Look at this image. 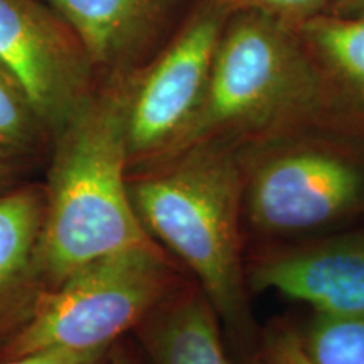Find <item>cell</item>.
Instances as JSON below:
<instances>
[{
  "label": "cell",
  "instance_id": "1",
  "mask_svg": "<svg viewBox=\"0 0 364 364\" xmlns=\"http://www.w3.org/2000/svg\"><path fill=\"white\" fill-rule=\"evenodd\" d=\"M130 73L100 76L51 135L39 247L48 289L103 255L156 243L136 216L125 179Z\"/></svg>",
  "mask_w": 364,
  "mask_h": 364
},
{
  "label": "cell",
  "instance_id": "2",
  "mask_svg": "<svg viewBox=\"0 0 364 364\" xmlns=\"http://www.w3.org/2000/svg\"><path fill=\"white\" fill-rule=\"evenodd\" d=\"M171 161L129 182L136 216L150 238L166 245L198 277L218 316L243 326L238 164L216 140L193 145Z\"/></svg>",
  "mask_w": 364,
  "mask_h": 364
},
{
  "label": "cell",
  "instance_id": "3",
  "mask_svg": "<svg viewBox=\"0 0 364 364\" xmlns=\"http://www.w3.org/2000/svg\"><path fill=\"white\" fill-rule=\"evenodd\" d=\"M311 53L294 27L233 12L218 44L206 95L167 159L231 132L270 129L311 110L318 98Z\"/></svg>",
  "mask_w": 364,
  "mask_h": 364
},
{
  "label": "cell",
  "instance_id": "4",
  "mask_svg": "<svg viewBox=\"0 0 364 364\" xmlns=\"http://www.w3.org/2000/svg\"><path fill=\"white\" fill-rule=\"evenodd\" d=\"M171 284V267L156 243L103 255L44 290L29 321L0 348V361L110 348L142 324Z\"/></svg>",
  "mask_w": 364,
  "mask_h": 364
},
{
  "label": "cell",
  "instance_id": "5",
  "mask_svg": "<svg viewBox=\"0 0 364 364\" xmlns=\"http://www.w3.org/2000/svg\"><path fill=\"white\" fill-rule=\"evenodd\" d=\"M230 9L199 0L164 48L130 73L129 166L167 159L198 115Z\"/></svg>",
  "mask_w": 364,
  "mask_h": 364
},
{
  "label": "cell",
  "instance_id": "6",
  "mask_svg": "<svg viewBox=\"0 0 364 364\" xmlns=\"http://www.w3.org/2000/svg\"><path fill=\"white\" fill-rule=\"evenodd\" d=\"M0 68L53 135L97 85L73 27L46 0H0Z\"/></svg>",
  "mask_w": 364,
  "mask_h": 364
},
{
  "label": "cell",
  "instance_id": "7",
  "mask_svg": "<svg viewBox=\"0 0 364 364\" xmlns=\"http://www.w3.org/2000/svg\"><path fill=\"white\" fill-rule=\"evenodd\" d=\"M363 196L353 164L322 150H294L263 164L248 186V216L268 233H299L348 215Z\"/></svg>",
  "mask_w": 364,
  "mask_h": 364
},
{
  "label": "cell",
  "instance_id": "8",
  "mask_svg": "<svg viewBox=\"0 0 364 364\" xmlns=\"http://www.w3.org/2000/svg\"><path fill=\"white\" fill-rule=\"evenodd\" d=\"M252 284L306 302L316 312L364 314V235L270 258L255 268Z\"/></svg>",
  "mask_w": 364,
  "mask_h": 364
},
{
  "label": "cell",
  "instance_id": "9",
  "mask_svg": "<svg viewBox=\"0 0 364 364\" xmlns=\"http://www.w3.org/2000/svg\"><path fill=\"white\" fill-rule=\"evenodd\" d=\"M73 27L98 76L144 65L177 0H46Z\"/></svg>",
  "mask_w": 364,
  "mask_h": 364
},
{
  "label": "cell",
  "instance_id": "10",
  "mask_svg": "<svg viewBox=\"0 0 364 364\" xmlns=\"http://www.w3.org/2000/svg\"><path fill=\"white\" fill-rule=\"evenodd\" d=\"M46 198L36 189L0 196V348L33 316L48 289L41 268Z\"/></svg>",
  "mask_w": 364,
  "mask_h": 364
},
{
  "label": "cell",
  "instance_id": "11",
  "mask_svg": "<svg viewBox=\"0 0 364 364\" xmlns=\"http://www.w3.org/2000/svg\"><path fill=\"white\" fill-rule=\"evenodd\" d=\"M140 343L152 364H230L215 307L201 295H189L150 318Z\"/></svg>",
  "mask_w": 364,
  "mask_h": 364
},
{
  "label": "cell",
  "instance_id": "12",
  "mask_svg": "<svg viewBox=\"0 0 364 364\" xmlns=\"http://www.w3.org/2000/svg\"><path fill=\"white\" fill-rule=\"evenodd\" d=\"M295 31L314 61L364 107V14H326Z\"/></svg>",
  "mask_w": 364,
  "mask_h": 364
},
{
  "label": "cell",
  "instance_id": "13",
  "mask_svg": "<svg viewBox=\"0 0 364 364\" xmlns=\"http://www.w3.org/2000/svg\"><path fill=\"white\" fill-rule=\"evenodd\" d=\"M280 341L304 364H364V314L317 312L302 334Z\"/></svg>",
  "mask_w": 364,
  "mask_h": 364
},
{
  "label": "cell",
  "instance_id": "14",
  "mask_svg": "<svg viewBox=\"0 0 364 364\" xmlns=\"http://www.w3.org/2000/svg\"><path fill=\"white\" fill-rule=\"evenodd\" d=\"M48 130L36 115L29 100L0 68V149L24 152L38 145Z\"/></svg>",
  "mask_w": 364,
  "mask_h": 364
},
{
  "label": "cell",
  "instance_id": "15",
  "mask_svg": "<svg viewBox=\"0 0 364 364\" xmlns=\"http://www.w3.org/2000/svg\"><path fill=\"white\" fill-rule=\"evenodd\" d=\"M231 12H255L299 29L317 17L332 14L336 0H220Z\"/></svg>",
  "mask_w": 364,
  "mask_h": 364
},
{
  "label": "cell",
  "instance_id": "16",
  "mask_svg": "<svg viewBox=\"0 0 364 364\" xmlns=\"http://www.w3.org/2000/svg\"><path fill=\"white\" fill-rule=\"evenodd\" d=\"M110 348L90 349V351H70V349H51L24 356L19 359H7L0 364H107Z\"/></svg>",
  "mask_w": 364,
  "mask_h": 364
},
{
  "label": "cell",
  "instance_id": "17",
  "mask_svg": "<svg viewBox=\"0 0 364 364\" xmlns=\"http://www.w3.org/2000/svg\"><path fill=\"white\" fill-rule=\"evenodd\" d=\"M107 364H152L144 348L136 349L129 343H122L120 339L110 346Z\"/></svg>",
  "mask_w": 364,
  "mask_h": 364
},
{
  "label": "cell",
  "instance_id": "18",
  "mask_svg": "<svg viewBox=\"0 0 364 364\" xmlns=\"http://www.w3.org/2000/svg\"><path fill=\"white\" fill-rule=\"evenodd\" d=\"M273 363L275 364H304L287 346L279 339L273 346Z\"/></svg>",
  "mask_w": 364,
  "mask_h": 364
},
{
  "label": "cell",
  "instance_id": "19",
  "mask_svg": "<svg viewBox=\"0 0 364 364\" xmlns=\"http://www.w3.org/2000/svg\"><path fill=\"white\" fill-rule=\"evenodd\" d=\"M332 14H343V16L364 14V0H336Z\"/></svg>",
  "mask_w": 364,
  "mask_h": 364
},
{
  "label": "cell",
  "instance_id": "20",
  "mask_svg": "<svg viewBox=\"0 0 364 364\" xmlns=\"http://www.w3.org/2000/svg\"><path fill=\"white\" fill-rule=\"evenodd\" d=\"M7 150L0 149V184H2L4 177L9 174V161H7Z\"/></svg>",
  "mask_w": 364,
  "mask_h": 364
}]
</instances>
